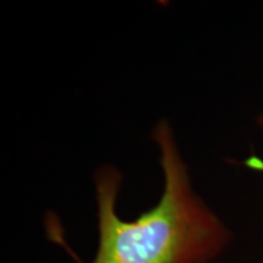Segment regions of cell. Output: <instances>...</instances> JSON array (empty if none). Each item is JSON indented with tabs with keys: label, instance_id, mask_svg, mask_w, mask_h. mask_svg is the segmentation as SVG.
<instances>
[{
	"label": "cell",
	"instance_id": "cell-1",
	"mask_svg": "<svg viewBox=\"0 0 263 263\" xmlns=\"http://www.w3.org/2000/svg\"><path fill=\"white\" fill-rule=\"evenodd\" d=\"M153 139L160 147L163 192L156 206L133 221L116 212L122 173L112 166L95 173L99 245L90 263H210L228 244L229 230L193 192L188 167L167 121L154 127ZM45 228L49 239L76 262L84 263L67 245L54 213L47 215Z\"/></svg>",
	"mask_w": 263,
	"mask_h": 263
},
{
	"label": "cell",
	"instance_id": "cell-2",
	"mask_svg": "<svg viewBox=\"0 0 263 263\" xmlns=\"http://www.w3.org/2000/svg\"><path fill=\"white\" fill-rule=\"evenodd\" d=\"M258 124L261 126V128H263V115H261V116L258 117ZM246 164L250 167H252V168L262 171L263 172V162L262 160L257 159V157H251V159L246 160Z\"/></svg>",
	"mask_w": 263,
	"mask_h": 263
}]
</instances>
